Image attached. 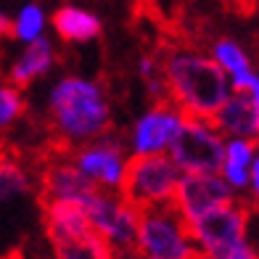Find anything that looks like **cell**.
Listing matches in <instances>:
<instances>
[{"mask_svg":"<svg viewBox=\"0 0 259 259\" xmlns=\"http://www.w3.org/2000/svg\"><path fill=\"white\" fill-rule=\"evenodd\" d=\"M161 74L169 101L178 103L188 116L214 119L233 93V79L214 56L209 58L193 51H172L161 64Z\"/></svg>","mask_w":259,"mask_h":259,"instance_id":"6da1fadb","label":"cell"},{"mask_svg":"<svg viewBox=\"0 0 259 259\" xmlns=\"http://www.w3.org/2000/svg\"><path fill=\"white\" fill-rule=\"evenodd\" d=\"M53 133L64 146H85L101 138L111 124V109L103 88L93 79L64 77L48 98Z\"/></svg>","mask_w":259,"mask_h":259,"instance_id":"7a4b0ae2","label":"cell"},{"mask_svg":"<svg viewBox=\"0 0 259 259\" xmlns=\"http://www.w3.org/2000/svg\"><path fill=\"white\" fill-rule=\"evenodd\" d=\"M45 230L56 259H130L93 225L88 209L74 201H45Z\"/></svg>","mask_w":259,"mask_h":259,"instance_id":"3957f363","label":"cell"},{"mask_svg":"<svg viewBox=\"0 0 259 259\" xmlns=\"http://www.w3.org/2000/svg\"><path fill=\"white\" fill-rule=\"evenodd\" d=\"M135 259H204L191 222L175 201L140 209Z\"/></svg>","mask_w":259,"mask_h":259,"instance_id":"277c9868","label":"cell"},{"mask_svg":"<svg viewBox=\"0 0 259 259\" xmlns=\"http://www.w3.org/2000/svg\"><path fill=\"white\" fill-rule=\"evenodd\" d=\"M180 180H183V169L172 156L133 154V159L127 161V172L119 193L133 206L146 209V206L175 201Z\"/></svg>","mask_w":259,"mask_h":259,"instance_id":"5b68a950","label":"cell"},{"mask_svg":"<svg viewBox=\"0 0 259 259\" xmlns=\"http://www.w3.org/2000/svg\"><path fill=\"white\" fill-rule=\"evenodd\" d=\"M225 148L228 140L214 122L185 114V122L167 154L178 161L183 172H222Z\"/></svg>","mask_w":259,"mask_h":259,"instance_id":"8992f818","label":"cell"},{"mask_svg":"<svg viewBox=\"0 0 259 259\" xmlns=\"http://www.w3.org/2000/svg\"><path fill=\"white\" fill-rule=\"evenodd\" d=\"M246 225H249V209L233 201L196 220L191 228L204 256H222L246 243Z\"/></svg>","mask_w":259,"mask_h":259,"instance_id":"52a82bcc","label":"cell"},{"mask_svg":"<svg viewBox=\"0 0 259 259\" xmlns=\"http://www.w3.org/2000/svg\"><path fill=\"white\" fill-rule=\"evenodd\" d=\"M233 201V185L225 180L222 172H183L178 196H175V204L180 206L183 217L191 225L196 220L206 217L209 211L228 206Z\"/></svg>","mask_w":259,"mask_h":259,"instance_id":"ba28073f","label":"cell"},{"mask_svg":"<svg viewBox=\"0 0 259 259\" xmlns=\"http://www.w3.org/2000/svg\"><path fill=\"white\" fill-rule=\"evenodd\" d=\"M185 122V111L175 101H159L148 114L138 119L133 130V151L135 154H164L172 140L178 138Z\"/></svg>","mask_w":259,"mask_h":259,"instance_id":"9c48e42d","label":"cell"},{"mask_svg":"<svg viewBox=\"0 0 259 259\" xmlns=\"http://www.w3.org/2000/svg\"><path fill=\"white\" fill-rule=\"evenodd\" d=\"M127 161L122 154V146L111 138H101V140H90V143L79 146L74 154V164L88 175L90 180H96L98 185L109 188V191H119L124 172H127Z\"/></svg>","mask_w":259,"mask_h":259,"instance_id":"30bf717a","label":"cell"},{"mask_svg":"<svg viewBox=\"0 0 259 259\" xmlns=\"http://www.w3.org/2000/svg\"><path fill=\"white\" fill-rule=\"evenodd\" d=\"M103 185L90 180L82 172L74 159L72 161H53L42 169L40 178V204L45 201H74L85 204L93 193H98Z\"/></svg>","mask_w":259,"mask_h":259,"instance_id":"8fae6325","label":"cell"},{"mask_svg":"<svg viewBox=\"0 0 259 259\" xmlns=\"http://www.w3.org/2000/svg\"><path fill=\"white\" fill-rule=\"evenodd\" d=\"M214 122L222 135L228 138H249L259 140V114L249 90H233L230 98L214 114Z\"/></svg>","mask_w":259,"mask_h":259,"instance_id":"7c38bea8","label":"cell"},{"mask_svg":"<svg viewBox=\"0 0 259 259\" xmlns=\"http://www.w3.org/2000/svg\"><path fill=\"white\" fill-rule=\"evenodd\" d=\"M51 66H53V45H51V40L37 37V40L27 42L24 53L14 61V66H11V82L19 88H29Z\"/></svg>","mask_w":259,"mask_h":259,"instance_id":"4fadbf2b","label":"cell"},{"mask_svg":"<svg viewBox=\"0 0 259 259\" xmlns=\"http://www.w3.org/2000/svg\"><path fill=\"white\" fill-rule=\"evenodd\" d=\"M53 27L58 32V37H64L66 42H88L93 37H98L101 21L96 14H90L85 8L64 6L53 14Z\"/></svg>","mask_w":259,"mask_h":259,"instance_id":"5bb4252c","label":"cell"},{"mask_svg":"<svg viewBox=\"0 0 259 259\" xmlns=\"http://www.w3.org/2000/svg\"><path fill=\"white\" fill-rule=\"evenodd\" d=\"M256 151L254 140L249 138H230L225 148V164H222V175L233 188H246L251 183V167H254Z\"/></svg>","mask_w":259,"mask_h":259,"instance_id":"9a60e30c","label":"cell"},{"mask_svg":"<svg viewBox=\"0 0 259 259\" xmlns=\"http://www.w3.org/2000/svg\"><path fill=\"white\" fill-rule=\"evenodd\" d=\"M211 56L217 58V64L230 74V79H238L243 74L251 72V64H249V56L243 53V48L233 40H217L214 48H211Z\"/></svg>","mask_w":259,"mask_h":259,"instance_id":"2e32d148","label":"cell"},{"mask_svg":"<svg viewBox=\"0 0 259 259\" xmlns=\"http://www.w3.org/2000/svg\"><path fill=\"white\" fill-rule=\"evenodd\" d=\"M42 29H45V14H42V8L29 3V6H24V8L19 11L14 27H11V34H14L16 40H21V42H32V40L42 37Z\"/></svg>","mask_w":259,"mask_h":259,"instance_id":"e0dca14e","label":"cell"},{"mask_svg":"<svg viewBox=\"0 0 259 259\" xmlns=\"http://www.w3.org/2000/svg\"><path fill=\"white\" fill-rule=\"evenodd\" d=\"M0 191L6 198H14L29 191V175L14 159H3V167H0Z\"/></svg>","mask_w":259,"mask_h":259,"instance_id":"ac0fdd59","label":"cell"},{"mask_svg":"<svg viewBox=\"0 0 259 259\" xmlns=\"http://www.w3.org/2000/svg\"><path fill=\"white\" fill-rule=\"evenodd\" d=\"M21 111H24V98H21V88L19 85H6L3 90H0V124L8 127L14 124Z\"/></svg>","mask_w":259,"mask_h":259,"instance_id":"d6986e66","label":"cell"},{"mask_svg":"<svg viewBox=\"0 0 259 259\" xmlns=\"http://www.w3.org/2000/svg\"><path fill=\"white\" fill-rule=\"evenodd\" d=\"M233 90H249L254 98V106H256V114H259V74L249 72L238 79H233Z\"/></svg>","mask_w":259,"mask_h":259,"instance_id":"ffe728a7","label":"cell"},{"mask_svg":"<svg viewBox=\"0 0 259 259\" xmlns=\"http://www.w3.org/2000/svg\"><path fill=\"white\" fill-rule=\"evenodd\" d=\"M204 259H259V256H256V251L251 249L249 243H243V246H238V249L222 254V256H204Z\"/></svg>","mask_w":259,"mask_h":259,"instance_id":"44dd1931","label":"cell"},{"mask_svg":"<svg viewBox=\"0 0 259 259\" xmlns=\"http://www.w3.org/2000/svg\"><path fill=\"white\" fill-rule=\"evenodd\" d=\"M249 188H251V196L256 198V204H259V154H256L254 167H251V183H249Z\"/></svg>","mask_w":259,"mask_h":259,"instance_id":"7402d4cb","label":"cell"}]
</instances>
